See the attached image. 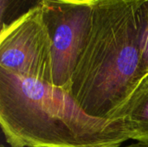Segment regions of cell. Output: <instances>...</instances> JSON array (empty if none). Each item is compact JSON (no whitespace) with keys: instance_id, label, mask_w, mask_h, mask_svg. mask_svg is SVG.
I'll use <instances>...</instances> for the list:
<instances>
[{"instance_id":"obj_1","label":"cell","mask_w":148,"mask_h":147,"mask_svg":"<svg viewBox=\"0 0 148 147\" xmlns=\"http://www.w3.org/2000/svg\"><path fill=\"white\" fill-rule=\"evenodd\" d=\"M0 125L11 147H120L130 139L121 121L88 114L69 91L1 68Z\"/></svg>"},{"instance_id":"obj_2","label":"cell","mask_w":148,"mask_h":147,"mask_svg":"<svg viewBox=\"0 0 148 147\" xmlns=\"http://www.w3.org/2000/svg\"><path fill=\"white\" fill-rule=\"evenodd\" d=\"M142 0H94L92 27L75 68L70 94L89 115L109 119L145 75Z\"/></svg>"},{"instance_id":"obj_3","label":"cell","mask_w":148,"mask_h":147,"mask_svg":"<svg viewBox=\"0 0 148 147\" xmlns=\"http://www.w3.org/2000/svg\"><path fill=\"white\" fill-rule=\"evenodd\" d=\"M94 0H46L41 11L53 60V85L70 93L72 75L92 27Z\"/></svg>"},{"instance_id":"obj_4","label":"cell","mask_w":148,"mask_h":147,"mask_svg":"<svg viewBox=\"0 0 148 147\" xmlns=\"http://www.w3.org/2000/svg\"><path fill=\"white\" fill-rule=\"evenodd\" d=\"M41 10L0 33V68L53 84L52 45Z\"/></svg>"},{"instance_id":"obj_5","label":"cell","mask_w":148,"mask_h":147,"mask_svg":"<svg viewBox=\"0 0 148 147\" xmlns=\"http://www.w3.org/2000/svg\"><path fill=\"white\" fill-rule=\"evenodd\" d=\"M109 119L121 121L130 139L148 145V73Z\"/></svg>"},{"instance_id":"obj_6","label":"cell","mask_w":148,"mask_h":147,"mask_svg":"<svg viewBox=\"0 0 148 147\" xmlns=\"http://www.w3.org/2000/svg\"><path fill=\"white\" fill-rule=\"evenodd\" d=\"M46 0H0V33L40 10Z\"/></svg>"},{"instance_id":"obj_7","label":"cell","mask_w":148,"mask_h":147,"mask_svg":"<svg viewBox=\"0 0 148 147\" xmlns=\"http://www.w3.org/2000/svg\"><path fill=\"white\" fill-rule=\"evenodd\" d=\"M138 14L141 29V68L146 75L148 73V0H142Z\"/></svg>"},{"instance_id":"obj_8","label":"cell","mask_w":148,"mask_h":147,"mask_svg":"<svg viewBox=\"0 0 148 147\" xmlns=\"http://www.w3.org/2000/svg\"><path fill=\"white\" fill-rule=\"evenodd\" d=\"M123 147H148L147 144H144V143H140V142H137V143H134V144H132V145H128L127 146Z\"/></svg>"},{"instance_id":"obj_9","label":"cell","mask_w":148,"mask_h":147,"mask_svg":"<svg viewBox=\"0 0 148 147\" xmlns=\"http://www.w3.org/2000/svg\"><path fill=\"white\" fill-rule=\"evenodd\" d=\"M1 147H5V146H4L3 145H2V146H1Z\"/></svg>"}]
</instances>
